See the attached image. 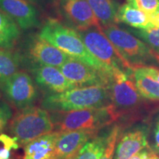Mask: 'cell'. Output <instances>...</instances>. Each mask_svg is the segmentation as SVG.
I'll return each instance as SVG.
<instances>
[{
    "instance_id": "cell-1",
    "label": "cell",
    "mask_w": 159,
    "mask_h": 159,
    "mask_svg": "<svg viewBox=\"0 0 159 159\" xmlns=\"http://www.w3.org/2000/svg\"><path fill=\"white\" fill-rule=\"evenodd\" d=\"M39 35L69 57L79 60L111 77H112L106 67L88 50L75 30L67 27L58 20L49 19L43 25Z\"/></svg>"
},
{
    "instance_id": "cell-2",
    "label": "cell",
    "mask_w": 159,
    "mask_h": 159,
    "mask_svg": "<svg viewBox=\"0 0 159 159\" xmlns=\"http://www.w3.org/2000/svg\"><path fill=\"white\" fill-rule=\"evenodd\" d=\"M111 104L108 86L77 87L65 92L52 94L43 99L42 107L51 111H79L102 108Z\"/></svg>"
},
{
    "instance_id": "cell-3",
    "label": "cell",
    "mask_w": 159,
    "mask_h": 159,
    "mask_svg": "<svg viewBox=\"0 0 159 159\" xmlns=\"http://www.w3.org/2000/svg\"><path fill=\"white\" fill-rule=\"evenodd\" d=\"M52 112V120L58 132L85 130L98 133L100 129L117 121L111 104L102 108Z\"/></svg>"
},
{
    "instance_id": "cell-4",
    "label": "cell",
    "mask_w": 159,
    "mask_h": 159,
    "mask_svg": "<svg viewBox=\"0 0 159 159\" xmlns=\"http://www.w3.org/2000/svg\"><path fill=\"white\" fill-rule=\"evenodd\" d=\"M102 31L133 69L159 66V55L141 39L116 25L102 27Z\"/></svg>"
},
{
    "instance_id": "cell-5",
    "label": "cell",
    "mask_w": 159,
    "mask_h": 159,
    "mask_svg": "<svg viewBox=\"0 0 159 159\" xmlns=\"http://www.w3.org/2000/svg\"><path fill=\"white\" fill-rule=\"evenodd\" d=\"M55 128L51 116L45 109L30 106L20 109L10 122L11 134L25 146L34 139L52 133Z\"/></svg>"
},
{
    "instance_id": "cell-6",
    "label": "cell",
    "mask_w": 159,
    "mask_h": 159,
    "mask_svg": "<svg viewBox=\"0 0 159 159\" xmlns=\"http://www.w3.org/2000/svg\"><path fill=\"white\" fill-rule=\"evenodd\" d=\"M77 33L88 50L106 67L112 76L116 71H134L105 35L102 27H91Z\"/></svg>"
},
{
    "instance_id": "cell-7",
    "label": "cell",
    "mask_w": 159,
    "mask_h": 159,
    "mask_svg": "<svg viewBox=\"0 0 159 159\" xmlns=\"http://www.w3.org/2000/svg\"><path fill=\"white\" fill-rule=\"evenodd\" d=\"M111 105L117 120L142 106L144 97L139 92L134 71H115L108 85Z\"/></svg>"
},
{
    "instance_id": "cell-8",
    "label": "cell",
    "mask_w": 159,
    "mask_h": 159,
    "mask_svg": "<svg viewBox=\"0 0 159 159\" xmlns=\"http://www.w3.org/2000/svg\"><path fill=\"white\" fill-rule=\"evenodd\" d=\"M22 55L23 63L30 66H50L60 67L69 56L40 35H31L25 40Z\"/></svg>"
},
{
    "instance_id": "cell-9",
    "label": "cell",
    "mask_w": 159,
    "mask_h": 159,
    "mask_svg": "<svg viewBox=\"0 0 159 159\" xmlns=\"http://www.w3.org/2000/svg\"><path fill=\"white\" fill-rule=\"evenodd\" d=\"M0 91L9 102L19 109L32 106L39 91L32 77L25 71H17L0 85Z\"/></svg>"
},
{
    "instance_id": "cell-10",
    "label": "cell",
    "mask_w": 159,
    "mask_h": 159,
    "mask_svg": "<svg viewBox=\"0 0 159 159\" xmlns=\"http://www.w3.org/2000/svg\"><path fill=\"white\" fill-rule=\"evenodd\" d=\"M58 68L63 75L76 87L108 86L111 78L102 71L71 57H69L66 62Z\"/></svg>"
},
{
    "instance_id": "cell-11",
    "label": "cell",
    "mask_w": 159,
    "mask_h": 159,
    "mask_svg": "<svg viewBox=\"0 0 159 159\" xmlns=\"http://www.w3.org/2000/svg\"><path fill=\"white\" fill-rule=\"evenodd\" d=\"M58 9L61 16L75 30L101 27L86 0H59Z\"/></svg>"
},
{
    "instance_id": "cell-12",
    "label": "cell",
    "mask_w": 159,
    "mask_h": 159,
    "mask_svg": "<svg viewBox=\"0 0 159 159\" xmlns=\"http://www.w3.org/2000/svg\"><path fill=\"white\" fill-rule=\"evenodd\" d=\"M0 9L23 30L41 26L38 10L26 0H0Z\"/></svg>"
},
{
    "instance_id": "cell-13",
    "label": "cell",
    "mask_w": 159,
    "mask_h": 159,
    "mask_svg": "<svg viewBox=\"0 0 159 159\" xmlns=\"http://www.w3.org/2000/svg\"><path fill=\"white\" fill-rule=\"evenodd\" d=\"M36 84L52 94H59L77 88L59 69L50 66H31L30 68Z\"/></svg>"
},
{
    "instance_id": "cell-14",
    "label": "cell",
    "mask_w": 159,
    "mask_h": 159,
    "mask_svg": "<svg viewBox=\"0 0 159 159\" xmlns=\"http://www.w3.org/2000/svg\"><path fill=\"white\" fill-rule=\"evenodd\" d=\"M97 135V132L85 130L60 132L52 157L65 159L76 156L80 149Z\"/></svg>"
},
{
    "instance_id": "cell-15",
    "label": "cell",
    "mask_w": 159,
    "mask_h": 159,
    "mask_svg": "<svg viewBox=\"0 0 159 159\" xmlns=\"http://www.w3.org/2000/svg\"><path fill=\"white\" fill-rule=\"evenodd\" d=\"M145 130L136 129L128 131L119 141L117 145L114 159H129L134 155L148 147Z\"/></svg>"
},
{
    "instance_id": "cell-16",
    "label": "cell",
    "mask_w": 159,
    "mask_h": 159,
    "mask_svg": "<svg viewBox=\"0 0 159 159\" xmlns=\"http://www.w3.org/2000/svg\"><path fill=\"white\" fill-rule=\"evenodd\" d=\"M58 131L43 135L25 146L23 159H49L52 158Z\"/></svg>"
},
{
    "instance_id": "cell-17",
    "label": "cell",
    "mask_w": 159,
    "mask_h": 159,
    "mask_svg": "<svg viewBox=\"0 0 159 159\" xmlns=\"http://www.w3.org/2000/svg\"><path fill=\"white\" fill-rule=\"evenodd\" d=\"M117 18L119 21L136 29L146 30L153 27L148 14L128 3L124 4L118 9Z\"/></svg>"
},
{
    "instance_id": "cell-18",
    "label": "cell",
    "mask_w": 159,
    "mask_h": 159,
    "mask_svg": "<svg viewBox=\"0 0 159 159\" xmlns=\"http://www.w3.org/2000/svg\"><path fill=\"white\" fill-rule=\"evenodd\" d=\"M98 19L102 27L116 25L117 18L116 5L112 0H86Z\"/></svg>"
},
{
    "instance_id": "cell-19",
    "label": "cell",
    "mask_w": 159,
    "mask_h": 159,
    "mask_svg": "<svg viewBox=\"0 0 159 159\" xmlns=\"http://www.w3.org/2000/svg\"><path fill=\"white\" fill-rule=\"evenodd\" d=\"M22 63V55L20 52L0 48V85L17 72Z\"/></svg>"
},
{
    "instance_id": "cell-20",
    "label": "cell",
    "mask_w": 159,
    "mask_h": 159,
    "mask_svg": "<svg viewBox=\"0 0 159 159\" xmlns=\"http://www.w3.org/2000/svg\"><path fill=\"white\" fill-rule=\"evenodd\" d=\"M20 35L21 31L17 24L0 9V48H12Z\"/></svg>"
},
{
    "instance_id": "cell-21",
    "label": "cell",
    "mask_w": 159,
    "mask_h": 159,
    "mask_svg": "<svg viewBox=\"0 0 159 159\" xmlns=\"http://www.w3.org/2000/svg\"><path fill=\"white\" fill-rule=\"evenodd\" d=\"M134 75L140 94L144 99L159 102V83L144 74L139 68L134 69Z\"/></svg>"
},
{
    "instance_id": "cell-22",
    "label": "cell",
    "mask_w": 159,
    "mask_h": 159,
    "mask_svg": "<svg viewBox=\"0 0 159 159\" xmlns=\"http://www.w3.org/2000/svg\"><path fill=\"white\" fill-rule=\"evenodd\" d=\"M108 136H96L85 144L75 159H101L106 148Z\"/></svg>"
},
{
    "instance_id": "cell-23",
    "label": "cell",
    "mask_w": 159,
    "mask_h": 159,
    "mask_svg": "<svg viewBox=\"0 0 159 159\" xmlns=\"http://www.w3.org/2000/svg\"><path fill=\"white\" fill-rule=\"evenodd\" d=\"M132 31L159 55V28L152 27L146 30L137 29Z\"/></svg>"
},
{
    "instance_id": "cell-24",
    "label": "cell",
    "mask_w": 159,
    "mask_h": 159,
    "mask_svg": "<svg viewBox=\"0 0 159 159\" xmlns=\"http://www.w3.org/2000/svg\"><path fill=\"white\" fill-rule=\"evenodd\" d=\"M130 4L148 16L159 11V0H127Z\"/></svg>"
},
{
    "instance_id": "cell-25",
    "label": "cell",
    "mask_w": 159,
    "mask_h": 159,
    "mask_svg": "<svg viewBox=\"0 0 159 159\" xmlns=\"http://www.w3.org/2000/svg\"><path fill=\"white\" fill-rule=\"evenodd\" d=\"M119 128L118 126H115L112 129L110 134L108 136V142H107L106 148L104 152V154L101 159H114V155L117 139L119 137Z\"/></svg>"
},
{
    "instance_id": "cell-26",
    "label": "cell",
    "mask_w": 159,
    "mask_h": 159,
    "mask_svg": "<svg viewBox=\"0 0 159 159\" xmlns=\"http://www.w3.org/2000/svg\"><path fill=\"white\" fill-rule=\"evenodd\" d=\"M12 117V111L6 102H0V133Z\"/></svg>"
},
{
    "instance_id": "cell-27",
    "label": "cell",
    "mask_w": 159,
    "mask_h": 159,
    "mask_svg": "<svg viewBox=\"0 0 159 159\" xmlns=\"http://www.w3.org/2000/svg\"><path fill=\"white\" fill-rule=\"evenodd\" d=\"M0 142L3 144V147L7 150H11L12 149L16 150L19 148V144L16 138H11L5 134L0 135Z\"/></svg>"
},
{
    "instance_id": "cell-28",
    "label": "cell",
    "mask_w": 159,
    "mask_h": 159,
    "mask_svg": "<svg viewBox=\"0 0 159 159\" xmlns=\"http://www.w3.org/2000/svg\"><path fill=\"white\" fill-rule=\"evenodd\" d=\"M142 72L152 77L155 80L159 83V69L155 66H142L138 67Z\"/></svg>"
},
{
    "instance_id": "cell-29",
    "label": "cell",
    "mask_w": 159,
    "mask_h": 159,
    "mask_svg": "<svg viewBox=\"0 0 159 159\" xmlns=\"http://www.w3.org/2000/svg\"><path fill=\"white\" fill-rule=\"evenodd\" d=\"M152 152V151L150 150V148H149V150H147V149L144 150H144L139 152L138 153H136V155H134V156L130 157L129 159H148Z\"/></svg>"
},
{
    "instance_id": "cell-30",
    "label": "cell",
    "mask_w": 159,
    "mask_h": 159,
    "mask_svg": "<svg viewBox=\"0 0 159 159\" xmlns=\"http://www.w3.org/2000/svg\"><path fill=\"white\" fill-rule=\"evenodd\" d=\"M151 25L153 27L159 28V11L153 14L148 16Z\"/></svg>"
},
{
    "instance_id": "cell-31",
    "label": "cell",
    "mask_w": 159,
    "mask_h": 159,
    "mask_svg": "<svg viewBox=\"0 0 159 159\" xmlns=\"http://www.w3.org/2000/svg\"><path fill=\"white\" fill-rule=\"evenodd\" d=\"M155 134V144H156V150H159V119L156 123V128L154 130Z\"/></svg>"
},
{
    "instance_id": "cell-32",
    "label": "cell",
    "mask_w": 159,
    "mask_h": 159,
    "mask_svg": "<svg viewBox=\"0 0 159 159\" xmlns=\"http://www.w3.org/2000/svg\"><path fill=\"white\" fill-rule=\"evenodd\" d=\"M11 158V150L5 148H0V159H10Z\"/></svg>"
},
{
    "instance_id": "cell-33",
    "label": "cell",
    "mask_w": 159,
    "mask_h": 159,
    "mask_svg": "<svg viewBox=\"0 0 159 159\" xmlns=\"http://www.w3.org/2000/svg\"><path fill=\"white\" fill-rule=\"evenodd\" d=\"M26 1L29 2L31 4H39L42 2H44L45 0H26Z\"/></svg>"
},
{
    "instance_id": "cell-34",
    "label": "cell",
    "mask_w": 159,
    "mask_h": 159,
    "mask_svg": "<svg viewBox=\"0 0 159 159\" xmlns=\"http://www.w3.org/2000/svg\"><path fill=\"white\" fill-rule=\"evenodd\" d=\"M148 159H159V157L157 156L156 153H154V152H152Z\"/></svg>"
},
{
    "instance_id": "cell-35",
    "label": "cell",
    "mask_w": 159,
    "mask_h": 159,
    "mask_svg": "<svg viewBox=\"0 0 159 159\" xmlns=\"http://www.w3.org/2000/svg\"><path fill=\"white\" fill-rule=\"evenodd\" d=\"M75 156H72V157H69V158H65V159H75ZM49 159H61V158H54V157H52V158H49Z\"/></svg>"
},
{
    "instance_id": "cell-36",
    "label": "cell",
    "mask_w": 159,
    "mask_h": 159,
    "mask_svg": "<svg viewBox=\"0 0 159 159\" xmlns=\"http://www.w3.org/2000/svg\"><path fill=\"white\" fill-rule=\"evenodd\" d=\"M157 151H158V153H159V150H157Z\"/></svg>"
}]
</instances>
